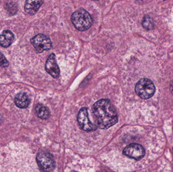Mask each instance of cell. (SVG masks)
<instances>
[{
    "label": "cell",
    "mask_w": 173,
    "mask_h": 172,
    "mask_svg": "<svg viewBox=\"0 0 173 172\" xmlns=\"http://www.w3.org/2000/svg\"><path fill=\"white\" fill-rule=\"evenodd\" d=\"M92 113L95 123L98 128L106 130L117 124L118 116L110 100L101 99L92 107Z\"/></svg>",
    "instance_id": "1"
},
{
    "label": "cell",
    "mask_w": 173,
    "mask_h": 172,
    "mask_svg": "<svg viewBox=\"0 0 173 172\" xmlns=\"http://www.w3.org/2000/svg\"><path fill=\"white\" fill-rule=\"evenodd\" d=\"M71 21L75 28L81 31L89 30L93 23L91 15L84 9L74 12L71 15Z\"/></svg>",
    "instance_id": "2"
},
{
    "label": "cell",
    "mask_w": 173,
    "mask_h": 172,
    "mask_svg": "<svg viewBox=\"0 0 173 172\" xmlns=\"http://www.w3.org/2000/svg\"><path fill=\"white\" fill-rule=\"evenodd\" d=\"M156 90L153 81L147 78L140 79L136 84L135 88L137 95L143 100H147L152 97Z\"/></svg>",
    "instance_id": "3"
},
{
    "label": "cell",
    "mask_w": 173,
    "mask_h": 172,
    "mask_svg": "<svg viewBox=\"0 0 173 172\" xmlns=\"http://www.w3.org/2000/svg\"><path fill=\"white\" fill-rule=\"evenodd\" d=\"M36 160L39 168L45 172H50L55 168L54 157L51 153L46 151H41L36 156Z\"/></svg>",
    "instance_id": "4"
},
{
    "label": "cell",
    "mask_w": 173,
    "mask_h": 172,
    "mask_svg": "<svg viewBox=\"0 0 173 172\" xmlns=\"http://www.w3.org/2000/svg\"><path fill=\"white\" fill-rule=\"evenodd\" d=\"M31 43L39 53L50 50L52 47L51 40L43 34H38L34 36L31 39Z\"/></svg>",
    "instance_id": "5"
},
{
    "label": "cell",
    "mask_w": 173,
    "mask_h": 172,
    "mask_svg": "<svg viewBox=\"0 0 173 172\" xmlns=\"http://www.w3.org/2000/svg\"><path fill=\"white\" fill-rule=\"evenodd\" d=\"M78 122L79 127L84 131H95L98 128L95 123H92L89 119L88 109L85 107L79 110L78 114Z\"/></svg>",
    "instance_id": "6"
},
{
    "label": "cell",
    "mask_w": 173,
    "mask_h": 172,
    "mask_svg": "<svg viewBox=\"0 0 173 172\" xmlns=\"http://www.w3.org/2000/svg\"><path fill=\"white\" fill-rule=\"evenodd\" d=\"M123 153L129 158L139 160L145 156V151L140 144L132 143L124 148Z\"/></svg>",
    "instance_id": "7"
},
{
    "label": "cell",
    "mask_w": 173,
    "mask_h": 172,
    "mask_svg": "<svg viewBox=\"0 0 173 172\" xmlns=\"http://www.w3.org/2000/svg\"><path fill=\"white\" fill-rule=\"evenodd\" d=\"M45 69L53 78H57L60 75V69L54 53H51L47 59Z\"/></svg>",
    "instance_id": "8"
},
{
    "label": "cell",
    "mask_w": 173,
    "mask_h": 172,
    "mask_svg": "<svg viewBox=\"0 0 173 172\" xmlns=\"http://www.w3.org/2000/svg\"><path fill=\"white\" fill-rule=\"evenodd\" d=\"M43 3L42 0H26L24 6L25 12L30 15H34L37 13Z\"/></svg>",
    "instance_id": "9"
},
{
    "label": "cell",
    "mask_w": 173,
    "mask_h": 172,
    "mask_svg": "<svg viewBox=\"0 0 173 172\" xmlns=\"http://www.w3.org/2000/svg\"><path fill=\"white\" fill-rule=\"evenodd\" d=\"M14 39V36L11 31L5 30L0 35V45L4 48L9 47L12 44Z\"/></svg>",
    "instance_id": "10"
},
{
    "label": "cell",
    "mask_w": 173,
    "mask_h": 172,
    "mask_svg": "<svg viewBox=\"0 0 173 172\" xmlns=\"http://www.w3.org/2000/svg\"><path fill=\"white\" fill-rule=\"evenodd\" d=\"M14 101L16 106L21 109L27 108L30 103V99L24 92H19L16 95Z\"/></svg>",
    "instance_id": "11"
},
{
    "label": "cell",
    "mask_w": 173,
    "mask_h": 172,
    "mask_svg": "<svg viewBox=\"0 0 173 172\" xmlns=\"http://www.w3.org/2000/svg\"><path fill=\"white\" fill-rule=\"evenodd\" d=\"M35 111L38 117L40 119L46 120L48 119L50 117L49 109L43 105L39 104L36 105L35 108Z\"/></svg>",
    "instance_id": "12"
},
{
    "label": "cell",
    "mask_w": 173,
    "mask_h": 172,
    "mask_svg": "<svg viewBox=\"0 0 173 172\" xmlns=\"http://www.w3.org/2000/svg\"><path fill=\"white\" fill-rule=\"evenodd\" d=\"M142 26L147 30H153L154 28V23L153 19L149 15H146L143 19Z\"/></svg>",
    "instance_id": "13"
},
{
    "label": "cell",
    "mask_w": 173,
    "mask_h": 172,
    "mask_svg": "<svg viewBox=\"0 0 173 172\" xmlns=\"http://www.w3.org/2000/svg\"><path fill=\"white\" fill-rule=\"evenodd\" d=\"M9 65V63L8 60L4 56L3 53L0 52V66L2 67H8Z\"/></svg>",
    "instance_id": "14"
},
{
    "label": "cell",
    "mask_w": 173,
    "mask_h": 172,
    "mask_svg": "<svg viewBox=\"0 0 173 172\" xmlns=\"http://www.w3.org/2000/svg\"><path fill=\"white\" fill-rule=\"evenodd\" d=\"M170 91L171 94L173 95V80L171 83L170 86Z\"/></svg>",
    "instance_id": "15"
},
{
    "label": "cell",
    "mask_w": 173,
    "mask_h": 172,
    "mask_svg": "<svg viewBox=\"0 0 173 172\" xmlns=\"http://www.w3.org/2000/svg\"><path fill=\"white\" fill-rule=\"evenodd\" d=\"M93 1H98V0H93Z\"/></svg>",
    "instance_id": "16"
}]
</instances>
